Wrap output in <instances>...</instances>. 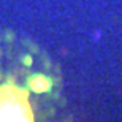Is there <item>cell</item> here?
I'll return each mask as SVG.
<instances>
[{
    "instance_id": "1",
    "label": "cell",
    "mask_w": 122,
    "mask_h": 122,
    "mask_svg": "<svg viewBox=\"0 0 122 122\" xmlns=\"http://www.w3.org/2000/svg\"><path fill=\"white\" fill-rule=\"evenodd\" d=\"M27 98V91L5 84L0 89V122H33Z\"/></svg>"
},
{
    "instance_id": "2",
    "label": "cell",
    "mask_w": 122,
    "mask_h": 122,
    "mask_svg": "<svg viewBox=\"0 0 122 122\" xmlns=\"http://www.w3.org/2000/svg\"><path fill=\"white\" fill-rule=\"evenodd\" d=\"M27 86L30 91L36 92V94H43V92L51 91L52 87V79L45 75H33L27 79Z\"/></svg>"
},
{
    "instance_id": "3",
    "label": "cell",
    "mask_w": 122,
    "mask_h": 122,
    "mask_svg": "<svg viewBox=\"0 0 122 122\" xmlns=\"http://www.w3.org/2000/svg\"><path fill=\"white\" fill-rule=\"evenodd\" d=\"M22 63H24V65H27V67L32 65V57H30V56H24V57H22Z\"/></svg>"
}]
</instances>
